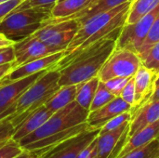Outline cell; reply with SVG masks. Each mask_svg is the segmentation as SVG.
<instances>
[{"mask_svg": "<svg viewBox=\"0 0 159 158\" xmlns=\"http://www.w3.org/2000/svg\"><path fill=\"white\" fill-rule=\"evenodd\" d=\"M131 117H132V115L130 112H125V113L112 118L111 120H109L106 124H104L100 129V134H104V133H107L109 131H112V130L118 129L119 127H121L125 123L130 121Z\"/></svg>", "mask_w": 159, "mask_h": 158, "instance_id": "cell-27", "label": "cell"}, {"mask_svg": "<svg viewBox=\"0 0 159 158\" xmlns=\"http://www.w3.org/2000/svg\"><path fill=\"white\" fill-rule=\"evenodd\" d=\"M128 1L133 0H92V2L86 7H84L79 12L66 17V18H53L58 20H77L79 24L81 25L89 18L93 17L94 15L103 13L105 11L111 10L119 5L126 3Z\"/></svg>", "mask_w": 159, "mask_h": 158, "instance_id": "cell-16", "label": "cell"}, {"mask_svg": "<svg viewBox=\"0 0 159 158\" xmlns=\"http://www.w3.org/2000/svg\"><path fill=\"white\" fill-rule=\"evenodd\" d=\"M34 155V153H32V152H29V151L24 150L20 156H18L17 157L15 158H31Z\"/></svg>", "mask_w": 159, "mask_h": 158, "instance_id": "cell-39", "label": "cell"}, {"mask_svg": "<svg viewBox=\"0 0 159 158\" xmlns=\"http://www.w3.org/2000/svg\"><path fill=\"white\" fill-rule=\"evenodd\" d=\"M11 70H12L11 62L6 63V64H3V65H0V80H1L5 75H7Z\"/></svg>", "mask_w": 159, "mask_h": 158, "instance_id": "cell-36", "label": "cell"}, {"mask_svg": "<svg viewBox=\"0 0 159 158\" xmlns=\"http://www.w3.org/2000/svg\"><path fill=\"white\" fill-rule=\"evenodd\" d=\"M52 115L53 113L45 105L37 108L14 129L12 139L19 142L21 139L38 129Z\"/></svg>", "mask_w": 159, "mask_h": 158, "instance_id": "cell-15", "label": "cell"}, {"mask_svg": "<svg viewBox=\"0 0 159 158\" xmlns=\"http://www.w3.org/2000/svg\"><path fill=\"white\" fill-rule=\"evenodd\" d=\"M159 13V0L134 23L125 24L116 40V48H127L138 53Z\"/></svg>", "mask_w": 159, "mask_h": 158, "instance_id": "cell-7", "label": "cell"}, {"mask_svg": "<svg viewBox=\"0 0 159 158\" xmlns=\"http://www.w3.org/2000/svg\"><path fill=\"white\" fill-rule=\"evenodd\" d=\"M6 1H7V0H0V4L3 3V2H6Z\"/></svg>", "mask_w": 159, "mask_h": 158, "instance_id": "cell-42", "label": "cell"}, {"mask_svg": "<svg viewBox=\"0 0 159 158\" xmlns=\"http://www.w3.org/2000/svg\"><path fill=\"white\" fill-rule=\"evenodd\" d=\"M13 47L15 60L11 62L12 70L34 60L54 54L59 51H62V49L61 48L53 47L47 45L46 43L33 35H30L29 37L20 42L14 43Z\"/></svg>", "mask_w": 159, "mask_h": 158, "instance_id": "cell-10", "label": "cell"}, {"mask_svg": "<svg viewBox=\"0 0 159 158\" xmlns=\"http://www.w3.org/2000/svg\"><path fill=\"white\" fill-rule=\"evenodd\" d=\"M159 85V75H158V77H157V81H156V87L157 86H158Z\"/></svg>", "mask_w": 159, "mask_h": 158, "instance_id": "cell-40", "label": "cell"}, {"mask_svg": "<svg viewBox=\"0 0 159 158\" xmlns=\"http://www.w3.org/2000/svg\"><path fill=\"white\" fill-rule=\"evenodd\" d=\"M159 156V137L151 142L130 151L119 158H157Z\"/></svg>", "mask_w": 159, "mask_h": 158, "instance_id": "cell-23", "label": "cell"}, {"mask_svg": "<svg viewBox=\"0 0 159 158\" xmlns=\"http://www.w3.org/2000/svg\"><path fill=\"white\" fill-rule=\"evenodd\" d=\"M59 0H23L12 12L27 9L35 7H53Z\"/></svg>", "mask_w": 159, "mask_h": 158, "instance_id": "cell-31", "label": "cell"}, {"mask_svg": "<svg viewBox=\"0 0 159 158\" xmlns=\"http://www.w3.org/2000/svg\"><path fill=\"white\" fill-rule=\"evenodd\" d=\"M13 45H14V42H12L11 40L7 39V37H5L3 34H0V48L7 47L13 46Z\"/></svg>", "mask_w": 159, "mask_h": 158, "instance_id": "cell-37", "label": "cell"}, {"mask_svg": "<svg viewBox=\"0 0 159 158\" xmlns=\"http://www.w3.org/2000/svg\"><path fill=\"white\" fill-rule=\"evenodd\" d=\"M89 111L81 107L75 101L53 115L35 131L21 139L18 143L22 149L48 137L62 132L87 122Z\"/></svg>", "mask_w": 159, "mask_h": 158, "instance_id": "cell-5", "label": "cell"}, {"mask_svg": "<svg viewBox=\"0 0 159 158\" xmlns=\"http://www.w3.org/2000/svg\"><path fill=\"white\" fill-rule=\"evenodd\" d=\"M31 158H40V157H39V156H37V155L34 153V156H32Z\"/></svg>", "mask_w": 159, "mask_h": 158, "instance_id": "cell-41", "label": "cell"}, {"mask_svg": "<svg viewBox=\"0 0 159 158\" xmlns=\"http://www.w3.org/2000/svg\"><path fill=\"white\" fill-rule=\"evenodd\" d=\"M139 57L143 66L159 74V42Z\"/></svg>", "mask_w": 159, "mask_h": 158, "instance_id": "cell-25", "label": "cell"}, {"mask_svg": "<svg viewBox=\"0 0 159 158\" xmlns=\"http://www.w3.org/2000/svg\"><path fill=\"white\" fill-rule=\"evenodd\" d=\"M92 0H62L55 4L51 9V18H66L88 7Z\"/></svg>", "mask_w": 159, "mask_h": 158, "instance_id": "cell-20", "label": "cell"}, {"mask_svg": "<svg viewBox=\"0 0 159 158\" xmlns=\"http://www.w3.org/2000/svg\"><path fill=\"white\" fill-rule=\"evenodd\" d=\"M115 98H116V96H114L107 89L104 83L100 80L98 88L96 90V93L94 95V98L92 100V102H91V105L89 108V112L95 111V110L104 106L105 104H107L108 102L113 101Z\"/></svg>", "mask_w": 159, "mask_h": 158, "instance_id": "cell-24", "label": "cell"}, {"mask_svg": "<svg viewBox=\"0 0 159 158\" xmlns=\"http://www.w3.org/2000/svg\"><path fill=\"white\" fill-rule=\"evenodd\" d=\"M77 158H97V138L79 154Z\"/></svg>", "mask_w": 159, "mask_h": 158, "instance_id": "cell-35", "label": "cell"}, {"mask_svg": "<svg viewBox=\"0 0 159 158\" xmlns=\"http://www.w3.org/2000/svg\"><path fill=\"white\" fill-rule=\"evenodd\" d=\"M129 122L125 123L118 129L97 137V158H109L114 149L119 142L122 135L129 126Z\"/></svg>", "mask_w": 159, "mask_h": 158, "instance_id": "cell-18", "label": "cell"}, {"mask_svg": "<svg viewBox=\"0 0 159 158\" xmlns=\"http://www.w3.org/2000/svg\"><path fill=\"white\" fill-rule=\"evenodd\" d=\"M64 51H59L54 54L34 60L33 61L22 64L13 70H11L7 75H5L1 80L0 84H6L9 82H13L24 77H27L31 74H36L43 70L47 69H54L56 64L62 59L64 56Z\"/></svg>", "mask_w": 159, "mask_h": 158, "instance_id": "cell-11", "label": "cell"}, {"mask_svg": "<svg viewBox=\"0 0 159 158\" xmlns=\"http://www.w3.org/2000/svg\"><path fill=\"white\" fill-rule=\"evenodd\" d=\"M78 88L79 84L61 87L59 90L55 92L51 96V98L45 103V106L52 113L62 109L63 107L75 101Z\"/></svg>", "mask_w": 159, "mask_h": 158, "instance_id": "cell-19", "label": "cell"}, {"mask_svg": "<svg viewBox=\"0 0 159 158\" xmlns=\"http://www.w3.org/2000/svg\"><path fill=\"white\" fill-rule=\"evenodd\" d=\"M15 60V53L13 46L0 48V65L12 62Z\"/></svg>", "mask_w": 159, "mask_h": 158, "instance_id": "cell-34", "label": "cell"}, {"mask_svg": "<svg viewBox=\"0 0 159 158\" xmlns=\"http://www.w3.org/2000/svg\"><path fill=\"white\" fill-rule=\"evenodd\" d=\"M59 1H62V0H59ZM59 1H58V2H59Z\"/></svg>", "mask_w": 159, "mask_h": 158, "instance_id": "cell-43", "label": "cell"}, {"mask_svg": "<svg viewBox=\"0 0 159 158\" xmlns=\"http://www.w3.org/2000/svg\"><path fill=\"white\" fill-rule=\"evenodd\" d=\"M23 0H7L0 4V21L11 13Z\"/></svg>", "mask_w": 159, "mask_h": 158, "instance_id": "cell-33", "label": "cell"}, {"mask_svg": "<svg viewBox=\"0 0 159 158\" xmlns=\"http://www.w3.org/2000/svg\"><path fill=\"white\" fill-rule=\"evenodd\" d=\"M50 69L43 70L27 77L0 84V121L5 118H9L14 113V103L18 98L41 75Z\"/></svg>", "mask_w": 159, "mask_h": 158, "instance_id": "cell-8", "label": "cell"}, {"mask_svg": "<svg viewBox=\"0 0 159 158\" xmlns=\"http://www.w3.org/2000/svg\"><path fill=\"white\" fill-rule=\"evenodd\" d=\"M129 79L130 78H128V77H116V78H112L110 80H107L103 83H104L105 87L107 88V89L114 96L120 97L124 88L126 87V85L128 84Z\"/></svg>", "mask_w": 159, "mask_h": 158, "instance_id": "cell-29", "label": "cell"}, {"mask_svg": "<svg viewBox=\"0 0 159 158\" xmlns=\"http://www.w3.org/2000/svg\"><path fill=\"white\" fill-rule=\"evenodd\" d=\"M129 137L159 120V101L148 102L131 113Z\"/></svg>", "mask_w": 159, "mask_h": 158, "instance_id": "cell-14", "label": "cell"}, {"mask_svg": "<svg viewBox=\"0 0 159 158\" xmlns=\"http://www.w3.org/2000/svg\"><path fill=\"white\" fill-rule=\"evenodd\" d=\"M100 134V129H89L59 143L46 152L40 158H77Z\"/></svg>", "mask_w": 159, "mask_h": 158, "instance_id": "cell-9", "label": "cell"}, {"mask_svg": "<svg viewBox=\"0 0 159 158\" xmlns=\"http://www.w3.org/2000/svg\"><path fill=\"white\" fill-rule=\"evenodd\" d=\"M158 74L146 68L142 64L137 73L134 75L135 85V105L131 109L130 113H133L136 109L146 103L156 88V81L158 77Z\"/></svg>", "mask_w": 159, "mask_h": 158, "instance_id": "cell-12", "label": "cell"}, {"mask_svg": "<svg viewBox=\"0 0 159 158\" xmlns=\"http://www.w3.org/2000/svg\"><path fill=\"white\" fill-rule=\"evenodd\" d=\"M159 42V13L157 16L144 42L143 43L142 47H140L139 51H138V55L141 56L142 54H143L146 50H148L152 46H154L155 44Z\"/></svg>", "mask_w": 159, "mask_h": 158, "instance_id": "cell-26", "label": "cell"}, {"mask_svg": "<svg viewBox=\"0 0 159 158\" xmlns=\"http://www.w3.org/2000/svg\"><path fill=\"white\" fill-rule=\"evenodd\" d=\"M132 106L122 100L121 97H116L104 106L89 112L87 123L91 129H101L112 118L125 112H130Z\"/></svg>", "mask_w": 159, "mask_h": 158, "instance_id": "cell-13", "label": "cell"}, {"mask_svg": "<svg viewBox=\"0 0 159 158\" xmlns=\"http://www.w3.org/2000/svg\"><path fill=\"white\" fill-rule=\"evenodd\" d=\"M100 83V78L97 76L92 77L91 79L79 84V88L75 98V102L84 109L89 111L92 100L96 93Z\"/></svg>", "mask_w": 159, "mask_h": 158, "instance_id": "cell-21", "label": "cell"}, {"mask_svg": "<svg viewBox=\"0 0 159 158\" xmlns=\"http://www.w3.org/2000/svg\"><path fill=\"white\" fill-rule=\"evenodd\" d=\"M159 137V120L155 123L147 126L146 128L143 129L142 130L138 131L134 135L129 137L126 143L123 145L122 150L120 151L119 155L116 158L121 157L132 150H135L139 147L146 145L147 143L151 142L153 140Z\"/></svg>", "mask_w": 159, "mask_h": 158, "instance_id": "cell-17", "label": "cell"}, {"mask_svg": "<svg viewBox=\"0 0 159 158\" xmlns=\"http://www.w3.org/2000/svg\"><path fill=\"white\" fill-rule=\"evenodd\" d=\"M155 101H159V85L156 87L154 93L152 94V96L150 97L148 102H155Z\"/></svg>", "mask_w": 159, "mask_h": 158, "instance_id": "cell-38", "label": "cell"}, {"mask_svg": "<svg viewBox=\"0 0 159 158\" xmlns=\"http://www.w3.org/2000/svg\"><path fill=\"white\" fill-rule=\"evenodd\" d=\"M157 158H159V156H158V157H157Z\"/></svg>", "mask_w": 159, "mask_h": 158, "instance_id": "cell-44", "label": "cell"}, {"mask_svg": "<svg viewBox=\"0 0 159 158\" xmlns=\"http://www.w3.org/2000/svg\"><path fill=\"white\" fill-rule=\"evenodd\" d=\"M142 66L137 53L127 48H115L101 68L98 77L105 82L116 77L131 78Z\"/></svg>", "mask_w": 159, "mask_h": 158, "instance_id": "cell-6", "label": "cell"}, {"mask_svg": "<svg viewBox=\"0 0 159 158\" xmlns=\"http://www.w3.org/2000/svg\"><path fill=\"white\" fill-rule=\"evenodd\" d=\"M23 151L24 149H22L16 141L10 139L5 145L0 147V158H15Z\"/></svg>", "mask_w": 159, "mask_h": 158, "instance_id": "cell-28", "label": "cell"}, {"mask_svg": "<svg viewBox=\"0 0 159 158\" xmlns=\"http://www.w3.org/2000/svg\"><path fill=\"white\" fill-rule=\"evenodd\" d=\"M51 7H35L9 13L0 21V34L14 43L20 42L41 26L51 17Z\"/></svg>", "mask_w": 159, "mask_h": 158, "instance_id": "cell-4", "label": "cell"}, {"mask_svg": "<svg viewBox=\"0 0 159 158\" xmlns=\"http://www.w3.org/2000/svg\"><path fill=\"white\" fill-rule=\"evenodd\" d=\"M158 0H133L126 20V24L134 23L144 16Z\"/></svg>", "mask_w": 159, "mask_h": 158, "instance_id": "cell-22", "label": "cell"}, {"mask_svg": "<svg viewBox=\"0 0 159 158\" xmlns=\"http://www.w3.org/2000/svg\"><path fill=\"white\" fill-rule=\"evenodd\" d=\"M120 97L126 102L130 104L132 108L135 105V85H134V76L129 79L126 87L124 88Z\"/></svg>", "mask_w": 159, "mask_h": 158, "instance_id": "cell-32", "label": "cell"}, {"mask_svg": "<svg viewBox=\"0 0 159 158\" xmlns=\"http://www.w3.org/2000/svg\"><path fill=\"white\" fill-rule=\"evenodd\" d=\"M118 36L106 37L75 54L68 64L60 70V87L81 84L97 76L116 48Z\"/></svg>", "mask_w": 159, "mask_h": 158, "instance_id": "cell-2", "label": "cell"}, {"mask_svg": "<svg viewBox=\"0 0 159 158\" xmlns=\"http://www.w3.org/2000/svg\"><path fill=\"white\" fill-rule=\"evenodd\" d=\"M60 71L50 69L34 82L14 103V113L9 117L14 129L30 114L45 105L51 96L61 88Z\"/></svg>", "mask_w": 159, "mask_h": 158, "instance_id": "cell-3", "label": "cell"}, {"mask_svg": "<svg viewBox=\"0 0 159 158\" xmlns=\"http://www.w3.org/2000/svg\"><path fill=\"white\" fill-rule=\"evenodd\" d=\"M132 1H128L118 7L94 15L83 22L75 35L64 51V56L54 69L61 70L71 59L84 48L110 36L119 35L129 12Z\"/></svg>", "mask_w": 159, "mask_h": 158, "instance_id": "cell-1", "label": "cell"}, {"mask_svg": "<svg viewBox=\"0 0 159 158\" xmlns=\"http://www.w3.org/2000/svg\"><path fill=\"white\" fill-rule=\"evenodd\" d=\"M14 133V126L9 118H5L0 121V147L5 145Z\"/></svg>", "mask_w": 159, "mask_h": 158, "instance_id": "cell-30", "label": "cell"}]
</instances>
